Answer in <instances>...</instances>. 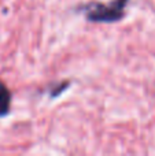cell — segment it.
Returning <instances> with one entry per match:
<instances>
[{"instance_id": "obj_1", "label": "cell", "mask_w": 155, "mask_h": 156, "mask_svg": "<svg viewBox=\"0 0 155 156\" xmlns=\"http://www.w3.org/2000/svg\"><path fill=\"white\" fill-rule=\"evenodd\" d=\"M128 0H114L110 4H92L87 8V18L95 22H115L125 14Z\"/></svg>"}, {"instance_id": "obj_2", "label": "cell", "mask_w": 155, "mask_h": 156, "mask_svg": "<svg viewBox=\"0 0 155 156\" xmlns=\"http://www.w3.org/2000/svg\"><path fill=\"white\" fill-rule=\"evenodd\" d=\"M11 104V93L7 86L0 81V116H5L10 112Z\"/></svg>"}]
</instances>
